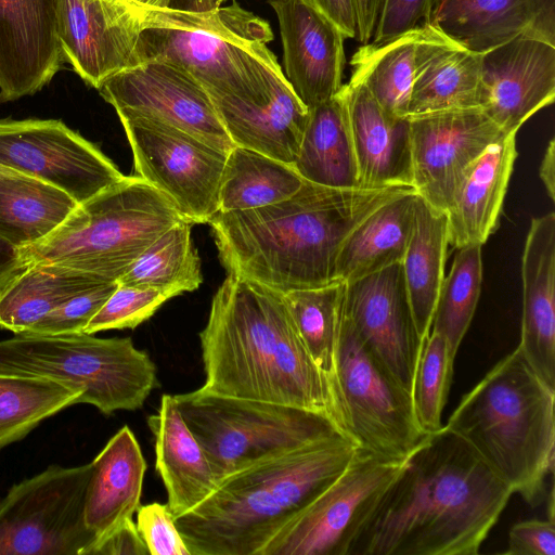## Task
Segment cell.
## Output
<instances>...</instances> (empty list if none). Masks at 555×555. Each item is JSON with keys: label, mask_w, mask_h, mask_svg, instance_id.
I'll return each mask as SVG.
<instances>
[{"label": "cell", "mask_w": 555, "mask_h": 555, "mask_svg": "<svg viewBox=\"0 0 555 555\" xmlns=\"http://www.w3.org/2000/svg\"><path fill=\"white\" fill-rule=\"evenodd\" d=\"M509 555H555L554 517L530 519L515 524L508 533Z\"/></svg>", "instance_id": "bcb514c9"}, {"label": "cell", "mask_w": 555, "mask_h": 555, "mask_svg": "<svg viewBox=\"0 0 555 555\" xmlns=\"http://www.w3.org/2000/svg\"><path fill=\"white\" fill-rule=\"evenodd\" d=\"M235 146L294 164L309 119L285 76L268 92L250 101L212 102Z\"/></svg>", "instance_id": "d4e9b609"}, {"label": "cell", "mask_w": 555, "mask_h": 555, "mask_svg": "<svg viewBox=\"0 0 555 555\" xmlns=\"http://www.w3.org/2000/svg\"><path fill=\"white\" fill-rule=\"evenodd\" d=\"M135 525L150 555H191L167 503L140 505Z\"/></svg>", "instance_id": "ee69618b"}, {"label": "cell", "mask_w": 555, "mask_h": 555, "mask_svg": "<svg viewBox=\"0 0 555 555\" xmlns=\"http://www.w3.org/2000/svg\"><path fill=\"white\" fill-rule=\"evenodd\" d=\"M117 285V281L104 282L77 294L25 333L56 335L83 332L92 317L108 299Z\"/></svg>", "instance_id": "7bdbcfd3"}, {"label": "cell", "mask_w": 555, "mask_h": 555, "mask_svg": "<svg viewBox=\"0 0 555 555\" xmlns=\"http://www.w3.org/2000/svg\"><path fill=\"white\" fill-rule=\"evenodd\" d=\"M81 392L50 378L0 372V450L79 403Z\"/></svg>", "instance_id": "74e56055"}, {"label": "cell", "mask_w": 555, "mask_h": 555, "mask_svg": "<svg viewBox=\"0 0 555 555\" xmlns=\"http://www.w3.org/2000/svg\"><path fill=\"white\" fill-rule=\"evenodd\" d=\"M90 463L83 519L95 545L137 513L146 462L134 434L125 425Z\"/></svg>", "instance_id": "484cf974"}, {"label": "cell", "mask_w": 555, "mask_h": 555, "mask_svg": "<svg viewBox=\"0 0 555 555\" xmlns=\"http://www.w3.org/2000/svg\"><path fill=\"white\" fill-rule=\"evenodd\" d=\"M481 245L457 248L437 298L430 331L441 334L456 354L472 323L482 283Z\"/></svg>", "instance_id": "ab89813d"}, {"label": "cell", "mask_w": 555, "mask_h": 555, "mask_svg": "<svg viewBox=\"0 0 555 555\" xmlns=\"http://www.w3.org/2000/svg\"><path fill=\"white\" fill-rule=\"evenodd\" d=\"M276 14L283 46V74L311 109L338 93L345 66L338 26L311 0H269Z\"/></svg>", "instance_id": "ffe728a7"}, {"label": "cell", "mask_w": 555, "mask_h": 555, "mask_svg": "<svg viewBox=\"0 0 555 555\" xmlns=\"http://www.w3.org/2000/svg\"><path fill=\"white\" fill-rule=\"evenodd\" d=\"M91 463L50 465L0 500V555H88L95 543L83 519Z\"/></svg>", "instance_id": "7c38bea8"}, {"label": "cell", "mask_w": 555, "mask_h": 555, "mask_svg": "<svg viewBox=\"0 0 555 555\" xmlns=\"http://www.w3.org/2000/svg\"><path fill=\"white\" fill-rule=\"evenodd\" d=\"M455 353L448 340L430 331L423 339L411 388L413 412L425 435L441 429L442 412L452 384Z\"/></svg>", "instance_id": "60d3db41"}, {"label": "cell", "mask_w": 555, "mask_h": 555, "mask_svg": "<svg viewBox=\"0 0 555 555\" xmlns=\"http://www.w3.org/2000/svg\"><path fill=\"white\" fill-rule=\"evenodd\" d=\"M192 225L182 220L164 232L117 282L155 288L171 298L197 289L203 275L191 237Z\"/></svg>", "instance_id": "8d00e7d4"}, {"label": "cell", "mask_w": 555, "mask_h": 555, "mask_svg": "<svg viewBox=\"0 0 555 555\" xmlns=\"http://www.w3.org/2000/svg\"><path fill=\"white\" fill-rule=\"evenodd\" d=\"M98 90L118 116L160 121L225 153L235 146L208 93L173 65L145 61L113 75Z\"/></svg>", "instance_id": "2e32d148"}, {"label": "cell", "mask_w": 555, "mask_h": 555, "mask_svg": "<svg viewBox=\"0 0 555 555\" xmlns=\"http://www.w3.org/2000/svg\"><path fill=\"white\" fill-rule=\"evenodd\" d=\"M199 341L203 389L314 411L349 438L330 380L309 354L282 293L228 274Z\"/></svg>", "instance_id": "7a4b0ae2"}, {"label": "cell", "mask_w": 555, "mask_h": 555, "mask_svg": "<svg viewBox=\"0 0 555 555\" xmlns=\"http://www.w3.org/2000/svg\"><path fill=\"white\" fill-rule=\"evenodd\" d=\"M406 457L359 449L348 466L291 518L259 555H350Z\"/></svg>", "instance_id": "8fae6325"}, {"label": "cell", "mask_w": 555, "mask_h": 555, "mask_svg": "<svg viewBox=\"0 0 555 555\" xmlns=\"http://www.w3.org/2000/svg\"><path fill=\"white\" fill-rule=\"evenodd\" d=\"M449 245L447 212L416 196L410 240L401 261L417 332L424 339L444 279Z\"/></svg>", "instance_id": "1f68e13d"}, {"label": "cell", "mask_w": 555, "mask_h": 555, "mask_svg": "<svg viewBox=\"0 0 555 555\" xmlns=\"http://www.w3.org/2000/svg\"><path fill=\"white\" fill-rule=\"evenodd\" d=\"M512 494L443 426L408 455L350 555H476Z\"/></svg>", "instance_id": "6da1fadb"}, {"label": "cell", "mask_w": 555, "mask_h": 555, "mask_svg": "<svg viewBox=\"0 0 555 555\" xmlns=\"http://www.w3.org/2000/svg\"><path fill=\"white\" fill-rule=\"evenodd\" d=\"M539 176L543 182L548 197L555 199V141L552 138L542 158Z\"/></svg>", "instance_id": "f5cc1de1"}, {"label": "cell", "mask_w": 555, "mask_h": 555, "mask_svg": "<svg viewBox=\"0 0 555 555\" xmlns=\"http://www.w3.org/2000/svg\"><path fill=\"white\" fill-rule=\"evenodd\" d=\"M147 425L155 439V469L164 482L167 504L176 518L203 502L216 488L217 479L173 395L162 396L157 411L147 417Z\"/></svg>", "instance_id": "4316f807"}, {"label": "cell", "mask_w": 555, "mask_h": 555, "mask_svg": "<svg viewBox=\"0 0 555 555\" xmlns=\"http://www.w3.org/2000/svg\"><path fill=\"white\" fill-rule=\"evenodd\" d=\"M434 0H383L373 34V43H382L430 23Z\"/></svg>", "instance_id": "f6af8a7d"}, {"label": "cell", "mask_w": 555, "mask_h": 555, "mask_svg": "<svg viewBox=\"0 0 555 555\" xmlns=\"http://www.w3.org/2000/svg\"><path fill=\"white\" fill-rule=\"evenodd\" d=\"M16 172H18V171L0 164V178L4 177V176L14 175Z\"/></svg>", "instance_id": "9f6ffc18"}, {"label": "cell", "mask_w": 555, "mask_h": 555, "mask_svg": "<svg viewBox=\"0 0 555 555\" xmlns=\"http://www.w3.org/2000/svg\"><path fill=\"white\" fill-rule=\"evenodd\" d=\"M418 28L382 43L367 42L353 53L350 79L362 83L389 115L408 117Z\"/></svg>", "instance_id": "d590c367"}, {"label": "cell", "mask_w": 555, "mask_h": 555, "mask_svg": "<svg viewBox=\"0 0 555 555\" xmlns=\"http://www.w3.org/2000/svg\"><path fill=\"white\" fill-rule=\"evenodd\" d=\"M383 0H354L357 16V40L362 44L370 42L378 20Z\"/></svg>", "instance_id": "f907efd6"}, {"label": "cell", "mask_w": 555, "mask_h": 555, "mask_svg": "<svg viewBox=\"0 0 555 555\" xmlns=\"http://www.w3.org/2000/svg\"><path fill=\"white\" fill-rule=\"evenodd\" d=\"M346 282L334 280L322 286L295 289L283 294L309 354L317 366L327 376L331 387Z\"/></svg>", "instance_id": "f35d334b"}, {"label": "cell", "mask_w": 555, "mask_h": 555, "mask_svg": "<svg viewBox=\"0 0 555 555\" xmlns=\"http://www.w3.org/2000/svg\"><path fill=\"white\" fill-rule=\"evenodd\" d=\"M340 93L348 115L360 188L412 186L409 117L387 114L367 89L352 79L341 86Z\"/></svg>", "instance_id": "603a6c76"}, {"label": "cell", "mask_w": 555, "mask_h": 555, "mask_svg": "<svg viewBox=\"0 0 555 555\" xmlns=\"http://www.w3.org/2000/svg\"><path fill=\"white\" fill-rule=\"evenodd\" d=\"M182 220L157 189L137 175L124 176L78 204L47 237L20 250L25 263H57L116 282Z\"/></svg>", "instance_id": "52a82bcc"}, {"label": "cell", "mask_w": 555, "mask_h": 555, "mask_svg": "<svg viewBox=\"0 0 555 555\" xmlns=\"http://www.w3.org/2000/svg\"><path fill=\"white\" fill-rule=\"evenodd\" d=\"M141 9L119 0H60L59 39L64 62L99 89L141 63Z\"/></svg>", "instance_id": "d6986e66"}, {"label": "cell", "mask_w": 555, "mask_h": 555, "mask_svg": "<svg viewBox=\"0 0 555 555\" xmlns=\"http://www.w3.org/2000/svg\"><path fill=\"white\" fill-rule=\"evenodd\" d=\"M170 298L165 292L155 288L118 283L83 332L95 334L107 330L134 328Z\"/></svg>", "instance_id": "b9f144b4"}, {"label": "cell", "mask_w": 555, "mask_h": 555, "mask_svg": "<svg viewBox=\"0 0 555 555\" xmlns=\"http://www.w3.org/2000/svg\"><path fill=\"white\" fill-rule=\"evenodd\" d=\"M554 99L555 44L524 33L480 54L479 108L505 134Z\"/></svg>", "instance_id": "ac0fdd59"}, {"label": "cell", "mask_w": 555, "mask_h": 555, "mask_svg": "<svg viewBox=\"0 0 555 555\" xmlns=\"http://www.w3.org/2000/svg\"><path fill=\"white\" fill-rule=\"evenodd\" d=\"M440 1H441V0H434V2H435L434 11H435L436 7L438 5V3H439Z\"/></svg>", "instance_id": "6f0895ef"}, {"label": "cell", "mask_w": 555, "mask_h": 555, "mask_svg": "<svg viewBox=\"0 0 555 555\" xmlns=\"http://www.w3.org/2000/svg\"><path fill=\"white\" fill-rule=\"evenodd\" d=\"M0 372L53 379L104 415L142 408L158 387L156 366L130 337L18 333L0 340Z\"/></svg>", "instance_id": "ba28073f"}, {"label": "cell", "mask_w": 555, "mask_h": 555, "mask_svg": "<svg viewBox=\"0 0 555 555\" xmlns=\"http://www.w3.org/2000/svg\"><path fill=\"white\" fill-rule=\"evenodd\" d=\"M88 555H150V553L131 518L96 543Z\"/></svg>", "instance_id": "7dc6e473"}, {"label": "cell", "mask_w": 555, "mask_h": 555, "mask_svg": "<svg viewBox=\"0 0 555 555\" xmlns=\"http://www.w3.org/2000/svg\"><path fill=\"white\" fill-rule=\"evenodd\" d=\"M414 190L400 194L369 214L345 240L336 263V280L346 283L402 261L413 224Z\"/></svg>", "instance_id": "f546056e"}, {"label": "cell", "mask_w": 555, "mask_h": 555, "mask_svg": "<svg viewBox=\"0 0 555 555\" xmlns=\"http://www.w3.org/2000/svg\"><path fill=\"white\" fill-rule=\"evenodd\" d=\"M343 31L346 38H357L354 0H311Z\"/></svg>", "instance_id": "c3c4849f"}, {"label": "cell", "mask_w": 555, "mask_h": 555, "mask_svg": "<svg viewBox=\"0 0 555 555\" xmlns=\"http://www.w3.org/2000/svg\"><path fill=\"white\" fill-rule=\"evenodd\" d=\"M516 157V133L491 144L479 157L447 211L449 245L482 246L494 233Z\"/></svg>", "instance_id": "83f0119b"}, {"label": "cell", "mask_w": 555, "mask_h": 555, "mask_svg": "<svg viewBox=\"0 0 555 555\" xmlns=\"http://www.w3.org/2000/svg\"><path fill=\"white\" fill-rule=\"evenodd\" d=\"M78 203L62 190L21 172L0 178V237L22 249L52 233Z\"/></svg>", "instance_id": "d6a6232c"}, {"label": "cell", "mask_w": 555, "mask_h": 555, "mask_svg": "<svg viewBox=\"0 0 555 555\" xmlns=\"http://www.w3.org/2000/svg\"><path fill=\"white\" fill-rule=\"evenodd\" d=\"M173 397L217 482L263 459L344 436L327 416L293 405L218 395L202 387Z\"/></svg>", "instance_id": "9c48e42d"}, {"label": "cell", "mask_w": 555, "mask_h": 555, "mask_svg": "<svg viewBox=\"0 0 555 555\" xmlns=\"http://www.w3.org/2000/svg\"><path fill=\"white\" fill-rule=\"evenodd\" d=\"M480 54L446 36L433 23L418 27L408 117L479 107Z\"/></svg>", "instance_id": "cb8c5ba5"}, {"label": "cell", "mask_w": 555, "mask_h": 555, "mask_svg": "<svg viewBox=\"0 0 555 555\" xmlns=\"http://www.w3.org/2000/svg\"><path fill=\"white\" fill-rule=\"evenodd\" d=\"M412 186L447 212L485 151L505 134L479 107L410 116Z\"/></svg>", "instance_id": "9a60e30c"}, {"label": "cell", "mask_w": 555, "mask_h": 555, "mask_svg": "<svg viewBox=\"0 0 555 555\" xmlns=\"http://www.w3.org/2000/svg\"><path fill=\"white\" fill-rule=\"evenodd\" d=\"M119 1H122V2H127V0H119ZM128 3V2H127ZM130 4V3H129Z\"/></svg>", "instance_id": "680465c9"}, {"label": "cell", "mask_w": 555, "mask_h": 555, "mask_svg": "<svg viewBox=\"0 0 555 555\" xmlns=\"http://www.w3.org/2000/svg\"><path fill=\"white\" fill-rule=\"evenodd\" d=\"M59 13L60 0H0V102L35 94L61 69Z\"/></svg>", "instance_id": "44dd1931"}, {"label": "cell", "mask_w": 555, "mask_h": 555, "mask_svg": "<svg viewBox=\"0 0 555 555\" xmlns=\"http://www.w3.org/2000/svg\"><path fill=\"white\" fill-rule=\"evenodd\" d=\"M24 264L20 248L0 237V286Z\"/></svg>", "instance_id": "816d5d0a"}, {"label": "cell", "mask_w": 555, "mask_h": 555, "mask_svg": "<svg viewBox=\"0 0 555 555\" xmlns=\"http://www.w3.org/2000/svg\"><path fill=\"white\" fill-rule=\"evenodd\" d=\"M338 435L283 452L217 482L197 506L175 518L191 555H259L359 451Z\"/></svg>", "instance_id": "277c9868"}, {"label": "cell", "mask_w": 555, "mask_h": 555, "mask_svg": "<svg viewBox=\"0 0 555 555\" xmlns=\"http://www.w3.org/2000/svg\"><path fill=\"white\" fill-rule=\"evenodd\" d=\"M137 176L163 193L183 220L209 223L219 211L228 153L172 126L139 116H118Z\"/></svg>", "instance_id": "4fadbf2b"}, {"label": "cell", "mask_w": 555, "mask_h": 555, "mask_svg": "<svg viewBox=\"0 0 555 555\" xmlns=\"http://www.w3.org/2000/svg\"><path fill=\"white\" fill-rule=\"evenodd\" d=\"M522 317L517 346L555 389V214L532 218L521 257Z\"/></svg>", "instance_id": "7402d4cb"}, {"label": "cell", "mask_w": 555, "mask_h": 555, "mask_svg": "<svg viewBox=\"0 0 555 555\" xmlns=\"http://www.w3.org/2000/svg\"><path fill=\"white\" fill-rule=\"evenodd\" d=\"M104 282L93 274L51 262H27L0 286V327L28 332L69 298Z\"/></svg>", "instance_id": "f1b7e54d"}, {"label": "cell", "mask_w": 555, "mask_h": 555, "mask_svg": "<svg viewBox=\"0 0 555 555\" xmlns=\"http://www.w3.org/2000/svg\"><path fill=\"white\" fill-rule=\"evenodd\" d=\"M225 0H170L167 9L179 11H209L220 8Z\"/></svg>", "instance_id": "db71d44e"}, {"label": "cell", "mask_w": 555, "mask_h": 555, "mask_svg": "<svg viewBox=\"0 0 555 555\" xmlns=\"http://www.w3.org/2000/svg\"><path fill=\"white\" fill-rule=\"evenodd\" d=\"M127 2L140 9H167L170 0H127Z\"/></svg>", "instance_id": "11a10c76"}, {"label": "cell", "mask_w": 555, "mask_h": 555, "mask_svg": "<svg viewBox=\"0 0 555 555\" xmlns=\"http://www.w3.org/2000/svg\"><path fill=\"white\" fill-rule=\"evenodd\" d=\"M332 388L347 436L360 449L399 460L426 436L415 420L411 395L366 348L343 312Z\"/></svg>", "instance_id": "30bf717a"}, {"label": "cell", "mask_w": 555, "mask_h": 555, "mask_svg": "<svg viewBox=\"0 0 555 555\" xmlns=\"http://www.w3.org/2000/svg\"><path fill=\"white\" fill-rule=\"evenodd\" d=\"M305 180L294 164L234 146L227 156L219 189V211H240L282 202Z\"/></svg>", "instance_id": "e575fe53"}, {"label": "cell", "mask_w": 555, "mask_h": 555, "mask_svg": "<svg viewBox=\"0 0 555 555\" xmlns=\"http://www.w3.org/2000/svg\"><path fill=\"white\" fill-rule=\"evenodd\" d=\"M343 313L372 354L411 395L423 339L401 262L346 283Z\"/></svg>", "instance_id": "e0dca14e"}, {"label": "cell", "mask_w": 555, "mask_h": 555, "mask_svg": "<svg viewBox=\"0 0 555 555\" xmlns=\"http://www.w3.org/2000/svg\"><path fill=\"white\" fill-rule=\"evenodd\" d=\"M0 164L62 190L78 204L124 177L95 144L56 119L0 120Z\"/></svg>", "instance_id": "5bb4252c"}, {"label": "cell", "mask_w": 555, "mask_h": 555, "mask_svg": "<svg viewBox=\"0 0 555 555\" xmlns=\"http://www.w3.org/2000/svg\"><path fill=\"white\" fill-rule=\"evenodd\" d=\"M554 400L517 347L463 396L446 427L534 507L554 472Z\"/></svg>", "instance_id": "5b68a950"}, {"label": "cell", "mask_w": 555, "mask_h": 555, "mask_svg": "<svg viewBox=\"0 0 555 555\" xmlns=\"http://www.w3.org/2000/svg\"><path fill=\"white\" fill-rule=\"evenodd\" d=\"M269 23L232 4L209 11L141 9V63L160 61L194 78L212 102L250 101L284 76Z\"/></svg>", "instance_id": "8992f818"}, {"label": "cell", "mask_w": 555, "mask_h": 555, "mask_svg": "<svg viewBox=\"0 0 555 555\" xmlns=\"http://www.w3.org/2000/svg\"><path fill=\"white\" fill-rule=\"evenodd\" d=\"M430 23L467 50L481 54L530 33V0H441Z\"/></svg>", "instance_id": "836d02e7"}, {"label": "cell", "mask_w": 555, "mask_h": 555, "mask_svg": "<svg viewBox=\"0 0 555 555\" xmlns=\"http://www.w3.org/2000/svg\"><path fill=\"white\" fill-rule=\"evenodd\" d=\"M294 166L306 181L338 189L360 188L357 159L340 90L309 109Z\"/></svg>", "instance_id": "4dcf8cb0"}, {"label": "cell", "mask_w": 555, "mask_h": 555, "mask_svg": "<svg viewBox=\"0 0 555 555\" xmlns=\"http://www.w3.org/2000/svg\"><path fill=\"white\" fill-rule=\"evenodd\" d=\"M530 34L555 44V0H530Z\"/></svg>", "instance_id": "681fc988"}, {"label": "cell", "mask_w": 555, "mask_h": 555, "mask_svg": "<svg viewBox=\"0 0 555 555\" xmlns=\"http://www.w3.org/2000/svg\"><path fill=\"white\" fill-rule=\"evenodd\" d=\"M412 190L338 189L305 180L282 202L218 211L209 224L228 274L285 294L336 280L337 258L349 233L378 206Z\"/></svg>", "instance_id": "3957f363"}]
</instances>
